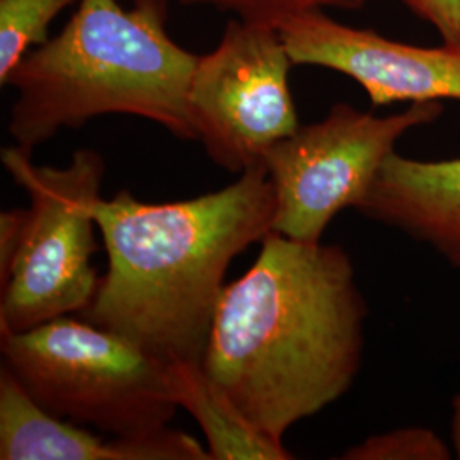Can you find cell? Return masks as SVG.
Wrapping results in <instances>:
<instances>
[{
    "label": "cell",
    "instance_id": "4fadbf2b",
    "mask_svg": "<svg viewBox=\"0 0 460 460\" xmlns=\"http://www.w3.org/2000/svg\"><path fill=\"white\" fill-rule=\"evenodd\" d=\"M345 460H450L452 450L429 428L406 427L374 435L353 445Z\"/></svg>",
    "mask_w": 460,
    "mask_h": 460
},
{
    "label": "cell",
    "instance_id": "9a60e30c",
    "mask_svg": "<svg viewBox=\"0 0 460 460\" xmlns=\"http://www.w3.org/2000/svg\"><path fill=\"white\" fill-rule=\"evenodd\" d=\"M30 217V208H13L0 214V290L7 287L13 277L24 246Z\"/></svg>",
    "mask_w": 460,
    "mask_h": 460
},
{
    "label": "cell",
    "instance_id": "2e32d148",
    "mask_svg": "<svg viewBox=\"0 0 460 460\" xmlns=\"http://www.w3.org/2000/svg\"><path fill=\"white\" fill-rule=\"evenodd\" d=\"M402 4L431 24L442 43L460 47V0H402Z\"/></svg>",
    "mask_w": 460,
    "mask_h": 460
},
{
    "label": "cell",
    "instance_id": "277c9868",
    "mask_svg": "<svg viewBox=\"0 0 460 460\" xmlns=\"http://www.w3.org/2000/svg\"><path fill=\"white\" fill-rule=\"evenodd\" d=\"M2 365L38 406L115 437L159 431L180 406L167 362L113 331L68 315L2 336Z\"/></svg>",
    "mask_w": 460,
    "mask_h": 460
},
{
    "label": "cell",
    "instance_id": "30bf717a",
    "mask_svg": "<svg viewBox=\"0 0 460 460\" xmlns=\"http://www.w3.org/2000/svg\"><path fill=\"white\" fill-rule=\"evenodd\" d=\"M355 210L435 249L460 270V157L418 161L393 152Z\"/></svg>",
    "mask_w": 460,
    "mask_h": 460
},
{
    "label": "cell",
    "instance_id": "52a82bcc",
    "mask_svg": "<svg viewBox=\"0 0 460 460\" xmlns=\"http://www.w3.org/2000/svg\"><path fill=\"white\" fill-rule=\"evenodd\" d=\"M292 66L279 28L241 19L229 21L215 49L198 57L188 104L198 142L215 164L243 174L300 127Z\"/></svg>",
    "mask_w": 460,
    "mask_h": 460
},
{
    "label": "cell",
    "instance_id": "ba28073f",
    "mask_svg": "<svg viewBox=\"0 0 460 460\" xmlns=\"http://www.w3.org/2000/svg\"><path fill=\"white\" fill-rule=\"evenodd\" d=\"M279 36L294 66L340 72L360 84L374 106L460 101V47H414L358 30L323 9L285 17Z\"/></svg>",
    "mask_w": 460,
    "mask_h": 460
},
{
    "label": "cell",
    "instance_id": "e0dca14e",
    "mask_svg": "<svg viewBox=\"0 0 460 460\" xmlns=\"http://www.w3.org/2000/svg\"><path fill=\"white\" fill-rule=\"evenodd\" d=\"M450 435H452V447L456 457L460 459V394L454 395L452 399V423H450Z\"/></svg>",
    "mask_w": 460,
    "mask_h": 460
},
{
    "label": "cell",
    "instance_id": "7c38bea8",
    "mask_svg": "<svg viewBox=\"0 0 460 460\" xmlns=\"http://www.w3.org/2000/svg\"><path fill=\"white\" fill-rule=\"evenodd\" d=\"M79 0H0V84L17 64L49 41L53 19Z\"/></svg>",
    "mask_w": 460,
    "mask_h": 460
},
{
    "label": "cell",
    "instance_id": "9c48e42d",
    "mask_svg": "<svg viewBox=\"0 0 460 460\" xmlns=\"http://www.w3.org/2000/svg\"><path fill=\"white\" fill-rule=\"evenodd\" d=\"M2 460H212L191 435L163 428L137 437H101L38 406L0 367Z\"/></svg>",
    "mask_w": 460,
    "mask_h": 460
},
{
    "label": "cell",
    "instance_id": "5b68a950",
    "mask_svg": "<svg viewBox=\"0 0 460 460\" xmlns=\"http://www.w3.org/2000/svg\"><path fill=\"white\" fill-rule=\"evenodd\" d=\"M2 164L30 197V226L7 287L0 290V336L83 313L98 292L94 207L106 172L93 148L66 167L38 165L26 148H2Z\"/></svg>",
    "mask_w": 460,
    "mask_h": 460
},
{
    "label": "cell",
    "instance_id": "5bb4252c",
    "mask_svg": "<svg viewBox=\"0 0 460 460\" xmlns=\"http://www.w3.org/2000/svg\"><path fill=\"white\" fill-rule=\"evenodd\" d=\"M181 5H208L251 24L279 26L285 17L313 9L360 11L367 0H178Z\"/></svg>",
    "mask_w": 460,
    "mask_h": 460
},
{
    "label": "cell",
    "instance_id": "8992f818",
    "mask_svg": "<svg viewBox=\"0 0 460 460\" xmlns=\"http://www.w3.org/2000/svg\"><path fill=\"white\" fill-rule=\"evenodd\" d=\"M440 101L414 102L406 111L376 116L338 102L317 123L300 125L270 148L261 164L275 190L271 232L302 243H321L331 220L357 208L380 165L414 128L435 123Z\"/></svg>",
    "mask_w": 460,
    "mask_h": 460
},
{
    "label": "cell",
    "instance_id": "3957f363",
    "mask_svg": "<svg viewBox=\"0 0 460 460\" xmlns=\"http://www.w3.org/2000/svg\"><path fill=\"white\" fill-rule=\"evenodd\" d=\"M167 0H79L62 33L31 49L4 85L16 89L9 133L31 150L102 115L150 119L198 140L188 93L198 57L165 31Z\"/></svg>",
    "mask_w": 460,
    "mask_h": 460
},
{
    "label": "cell",
    "instance_id": "7a4b0ae2",
    "mask_svg": "<svg viewBox=\"0 0 460 460\" xmlns=\"http://www.w3.org/2000/svg\"><path fill=\"white\" fill-rule=\"evenodd\" d=\"M275 207L263 164L191 199L101 198L94 218L110 266L79 315L164 362L203 363L230 263L271 232Z\"/></svg>",
    "mask_w": 460,
    "mask_h": 460
},
{
    "label": "cell",
    "instance_id": "8fae6325",
    "mask_svg": "<svg viewBox=\"0 0 460 460\" xmlns=\"http://www.w3.org/2000/svg\"><path fill=\"white\" fill-rule=\"evenodd\" d=\"M176 404L197 420L212 460H288L294 456L254 427L198 362H167Z\"/></svg>",
    "mask_w": 460,
    "mask_h": 460
},
{
    "label": "cell",
    "instance_id": "6da1fadb",
    "mask_svg": "<svg viewBox=\"0 0 460 460\" xmlns=\"http://www.w3.org/2000/svg\"><path fill=\"white\" fill-rule=\"evenodd\" d=\"M367 302L343 247L270 232L258 260L226 287L203 368L237 410L281 442L351 389Z\"/></svg>",
    "mask_w": 460,
    "mask_h": 460
}]
</instances>
